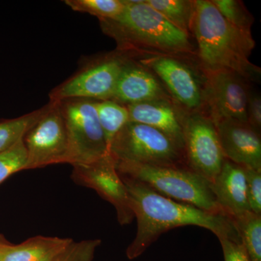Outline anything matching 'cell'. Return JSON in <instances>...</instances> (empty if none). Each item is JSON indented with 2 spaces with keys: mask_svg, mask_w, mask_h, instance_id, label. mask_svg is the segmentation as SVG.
<instances>
[{
  "mask_svg": "<svg viewBox=\"0 0 261 261\" xmlns=\"http://www.w3.org/2000/svg\"><path fill=\"white\" fill-rule=\"evenodd\" d=\"M120 176L126 185L137 221V234L126 250L129 260L142 255L161 234L179 226H200L210 230L218 239L227 238L241 243L233 219L226 215L173 200L142 182Z\"/></svg>",
  "mask_w": 261,
  "mask_h": 261,
  "instance_id": "cell-1",
  "label": "cell"
},
{
  "mask_svg": "<svg viewBox=\"0 0 261 261\" xmlns=\"http://www.w3.org/2000/svg\"><path fill=\"white\" fill-rule=\"evenodd\" d=\"M125 8L113 20H99L102 32L123 54L196 58L191 34L173 25L146 0H123Z\"/></svg>",
  "mask_w": 261,
  "mask_h": 261,
  "instance_id": "cell-2",
  "label": "cell"
},
{
  "mask_svg": "<svg viewBox=\"0 0 261 261\" xmlns=\"http://www.w3.org/2000/svg\"><path fill=\"white\" fill-rule=\"evenodd\" d=\"M192 35L202 73L231 72L247 82L260 79V68L250 61L255 46L252 33L228 23L211 0H195Z\"/></svg>",
  "mask_w": 261,
  "mask_h": 261,
  "instance_id": "cell-3",
  "label": "cell"
},
{
  "mask_svg": "<svg viewBox=\"0 0 261 261\" xmlns=\"http://www.w3.org/2000/svg\"><path fill=\"white\" fill-rule=\"evenodd\" d=\"M116 166L120 175L142 182L165 197L209 212L223 214L216 203L210 182L188 168L123 162H116Z\"/></svg>",
  "mask_w": 261,
  "mask_h": 261,
  "instance_id": "cell-4",
  "label": "cell"
},
{
  "mask_svg": "<svg viewBox=\"0 0 261 261\" xmlns=\"http://www.w3.org/2000/svg\"><path fill=\"white\" fill-rule=\"evenodd\" d=\"M109 154L116 162L159 167H187L179 146L152 127L128 121L114 137Z\"/></svg>",
  "mask_w": 261,
  "mask_h": 261,
  "instance_id": "cell-5",
  "label": "cell"
},
{
  "mask_svg": "<svg viewBox=\"0 0 261 261\" xmlns=\"http://www.w3.org/2000/svg\"><path fill=\"white\" fill-rule=\"evenodd\" d=\"M59 102L68 134V163L89 164L109 154L95 100L72 99Z\"/></svg>",
  "mask_w": 261,
  "mask_h": 261,
  "instance_id": "cell-6",
  "label": "cell"
},
{
  "mask_svg": "<svg viewBox=\"0 0 261 261\" xmlns=\"http://www.w3.org/2000/svg\"><path fill=\"white\" fill-rule=\"evenodd\" d=\"M183 132L185 166L211 183L226 161L216 125L207 113H187Z\"/></svg>",
  "mask_w": 261,
  "mask_h": 261,
  "instance_id": "cell-7",
  "label": "cell"
},
{
  "mask_svg": "<svg viewBox=\"0 0 261 261\" xmlns=\"http://www.w3.org/2000/svg\"><path fill=\"white\" fill-rule=\"evenodd\" d=\"M190 60L172 56H144L140 64L161 81L173 100L188 113L204 112L205 75L194 69Z\"/></svg>",
  "mask_w": 261,
  "mask_h": 261,
  "instance_id": "cell-8",
  "label": "cell"
},
{
  "mask_svg": "<svg viewBox=\"0 0 261 261\" xmlns=\"http://www.w3.org/2000/svg\"><path fill=\"white\" fill-rule=\"evenodd\" d=\"M25 170L68 163V139L60 102H50L45 113L27 132Z\"/></svg>",
  "mask_w": 261,
  "mask_h": 261,
  "instance_id": "cell-9",
  "label": "cell"
},
{
  "mask_svg": "<svg viewBox=\"0 0 261 261\" xmlns=\"http://www.w3.org/2000/svg\"><path fill=\"white\" fill-rule=\"evenodd\" d=\"M126 55L108 56L84 68L57 87L50 94V102L67 99H111L123 67L129 58Z\"/></svg>",
  "mask_w": 261,
  "mask_h": 261,
  "instance_id": "cell-10",
  "label": "cell"
},
{
  "mask_svg": "<svg viewBox=\"0 0 261 261\" xmlns=\"http://www.w3.org/2000/svg\"><path fill=\"white\" fill-rule=\"evenodd\" d=\"M71 178L82 186L95 190L116 211L122 226L130 224L135 219L126 185L116 169V161L110 154L89 164L73 166Z\"/></svg>",
  "mask_w": 261,
  "mask_h": 261,
  "instance_id": "cell-11",
  "label": "cell"
},
{
  "mask_svg": "<svg viewBox=\"0 0 261 261\" xmlns=\"http://www.w3.org/2000/svg\"><path fill=\"white\" fill-rule=\"evenodd\" d=\"M205 75V109L215 124L224 120L247 123L250 91L247 81L236 73L219 71Z\"/></svg>",
  "mask_w": 261,
  "mask_h": 261,
  "instance_id": "cell-12",
  "label": "cell"
},
{
  "mask_svg": "<svg viewBox=\"0 0 261 261\" xmlns=\"http://www.w3.org/2000/svg\"><path fill=\"white\" fill-rule=\"evenodd\" d=\"M215 125L226 159L261 171L260 134L248 123L236 120H224Z\"/></svg>",
  "mask_w": 261,
  "mask_h": 261,
  "instance_id": "cell-13",
  "label": "cell"
},
{
  "mask_svg": "<svg viewBox=\"0 0 261 261\" xmlns=\"http://www.w3.org/2000/svg\"><path fill=\"white\" fill-rule=\"evenodd\" d=\"M111 99L123 106H128L173 99L151 70L129 58L122 70Z\"/></svg>",
  "mask_w": 261,
  "mask_h": 261,
  "instance_id": "cell-14",
  "label": "cell"
},
{
  "mask_svg": "<svg viewBox=\"0 0 261 261\" xmlns=\"http://www.w3.org/2000/svg\"><path fill=\"white\" fill-rule=\"evenodd\" d=\"M126 106L129 121L156 128L174 141L184 153L183 122L186 111L173 99H160Z\"/></svg>",
  "mask_w": 261,
  "mask_h": 261,
  "instance_id": "cell-15",
  "label": "cell"
},
{
  "mask_svg": "<svg viewBox=\"0 0 261 261\" xmlns=\"http://www.w3.org/2000/svg\"><path fill=\"white\" fill-rule=\"evenodd\" d=\"M211 187L220 210L231 219L251 211L243 166L226 159L219 175L211 182Z\"/></svg>",
  "mask_w": 261,
  "mask_h": 261,
  "instance_id": "cell-16",
  "label": "cell"
},
{
  "mask_svg": "<svg viewBox=\"0 0 261 261\" xmlns=\"http://www.w3.org/2000/svg\"><path fill=\"white\" fill-rule=\"evenodd\" d=\"M73 241L58 237H34L19 245L9 244L3 261H51Z\"/></svg>",
  "mask_w": 261,
  "mask_h": 261,
  "instance_id": "cell-17",
  "label": "cell"
},
{
  "mask_svg": "<svg viewBox=\"0 0 261 261\" xmlns=\"http://www.w3.org/2000/svg\"><path fill=\"white\" fill-rule=\"evenodd\" d=\"M170 23L192 35L195 0H146Z\"/></svg>",
  "mask_w": 261,
  "mask_h": 261,
  "instance_id": "cell-18",
  "label": "cell"
},
{
  "mask_svg": "<svg viewBox=\"0 0 261 261\" xmlns=\"http://www.w3.org/2000/svg\"><path fill=\"white\" fill-rule=\"evenodd\" d=\"M95 108L109 149L117 134L129 121L128 109L111 99L95 100Z\"/></svg>",
  "mask_w": 261,
  "mask_h": 261,
  "instance_id": "cell-19",
  "label": "cell"
},
{
  "mask_svg": "<svg viewBox=\"0 0 261 261\" xmlns=\"http://www.w3.org/2000/svg\"><path fill=\"white\" fill-rule=\"evenodd\" d=\"M251 261H261V215L247 212L233 220Z\"/></svg>",
  "mask_w": 261,
  "mask_h": 261,
  "instance_id": "cell-20",
  "label": "cell"
},
{
  "mask_svg": "<svg viewBox=\"0 0 261 261\" xmlns=\"http://www.w3.org/2000/svg\"><path fill=\"white\" fill-rule=\"evenodd\" d=\"M47 106L14 119L0 121V152L11 148L21 140L45 113Z\"/></svg>",
  "mask_w": 261,
  "mask_h": 261,
  "instance_id": "cell-21",
  "label": "cell"
},
{
  "mask_svg": "<svg viewBox=\"0 0 261 261\" xmlns=\"http://www.w3.org/2000/svg\"><path fill=\"white\" fill-rule=\"evenodd\" d=\"M65 3L74 11L89 13L99 20H113L125 8L123 0H66Z\"/></svg>",
  "mask_w": 261,
  "mask_h": 261,
  "instance_id": "cell-22",
  "label": "cell"
},
{
  "mask_svg": "<svg viewBox=\"0 0 261 261\" xmlns=\"http://www.w3.org/2000/svg\"><path fill=\"white\" fill-rule=\"evenodd\" d=\"M221 15L237 29L252 33L255 19L240 0H211Z\"/></svg>",
  "mask_w": 261,
  "mask_h": 261,
  "instance_id": "cell-23",
  "label": "cell"
},
{
  "mask_svg": "<svg viewBox=\"0 0 261 261\" xmlns=\"http://www.w3.org/2000/svg\"><path fill=\"white\" fill-rule=\"evenodd\" d=\"M27 151L23 139L11 148L0 152V185L13 173L27 168Z\"/></svg>",
  "mask_w": 261,
  "mask_h": 261,
  "instance_id": "cell-24",
  "label": "cell"
},
{
  "mask_svg": "<svg viewBox=\"0 0 261 261\" xmlns=\"http://www.w3.org/2000/svg\"><path fill=\"white\" fill-rule=\"evenodd\" d=\"M101 243L100 240L73 241L51 261H92Z\"/></svg>",
  "mask_w": 261,
  "mask_h": 261,
  "instance_id": "cell-25",
  "label": "cell"
},
{
  "mask_svg": "<svg viewBox=\"0 0 261 261\" xmlns=\"http://www.w3.org/2000/svg\"><path fill=\"white\" fill-rule=\"evenodd\" d=\"M247 200L251 212L261 215V171L245 168Z\"/></svg>",
  "mask_w": 261,
  "mask_h": 261,
  "instance_id": "cell-26",
  "label": "cell"
},
{
  "mask_svg": "<svg viewBox=\"0 0 261 261\" xmlns=\"http://www.w3.org/2000/svg\"><path fill=\"white\" fill-rule=\"evenodd\" d=\"M222 247L224 261H251L240 242L227 238H219Z\"/></svg>",
  "mask_w": 261,
  "mask_h": 261,
  "instance_id": "cell-27",
  "label": "cell"
},
{
  "mask_svg": "<svg viewBox=\"0 0 261 261\" xmlns=\"http://www.w3.org/2000/svg\"><path fill=\"white\" fill-rule=\"evenodd\" d=\"M247 123L260 134L261 130V97L259 94H252L249 96L247 110Z\"/></svg>",
  "mask_w": 261,
  "mask_h": 261,
  "instance_id": "cell-28",
  "label": "cell"
},
{
  "mask_svg": "<svg viewBox=\"0 0 261 261\" xmlns=\"http://www.w3.org/2000/svg\"><path fill=\"white\" fill-rule=\"evenodd\" d=\"M9 244L10 243H8L2 235H0V261H3L5 250Z\"/></svg>",
  "mask_w": 261,
  "mask_h": 261,
  "instance_id": "cell-29",
  "label": "cell"
}]
</instances>
